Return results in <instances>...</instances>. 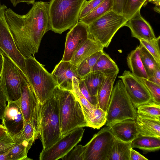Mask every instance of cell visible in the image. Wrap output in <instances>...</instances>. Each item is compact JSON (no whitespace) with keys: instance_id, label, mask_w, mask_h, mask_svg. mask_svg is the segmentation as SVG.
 I'll return each mask as SVG.
<instances>
[{"instance_id":"obj_1","label":"cell","mask_w":160,"mask_h":160,"mask_svg":"<svg viewBox=\"0 0 160 160\" xmlns=\"http://www.w3.org/2000/svg\"><path fill=\"white\" fill-rule=\"evenodd\" d=\"M48 2H35L26 14H18L10 8L5 11L6 20L18 48L25 58L38 52L45 34L51 30Z\"/></svg>"},{"instance_id":"obj_2","label":"cell","mask_w":160,"mask_h":160,"mask_svg":"<svg viewBox=\"0 0 160 160\" xmlns=\"http://www.w3.org/2000/svg\"><path fill=\"white\" fill-rule=\"evenodd\" d=\"M53 95L58 104L61 137L77 128L88 127L82 104L73 91L58 86Z\"/></svg>"},{"instance_id":"obj_3","label":"cell","mask_w":160,"mask_h":160,"mask_svg":"<svg viewBox=\"0 0 160 160\" xmlns=\"http://www.w3.org/2000/svg\"><path fill=\"white\" fill-rule=\"evenodd\" d=\"M87 0H51L48 3L51 30L60 34L71 29L79 21Z\"/></svg>"},{"instance_id":"obj_4","label":"cell","mask_w":160,"mask_h":160,"mask_svg":"<svg viewBox=\"0 0 160 160\" xmlns=\"http://www.w3.org/2000/svg\"><path fill=\"white\" fill-rule=\"evenodd\" d=\"M39 135L45 149L61 137L59 109L54 95L40 103Z\"/></svg>"},{"instance_id":"obj_5","label":"cell","mask_w":160,"mask_h":160,"mask_svg":"<svg viewBox=\"0 0 160 160\" xmlns=\"http://www.w3.org/2000/svg\"><path fill=\"white\" fill-rule=\"evenodd\" d=\"M25 75L41 103L51 97L58 86L51 73L34 56L25 58Z\"/></svg>"},{"instance_id":"obj_6","label":"cell","mask_w":160,"mask_h":160,"mask_svg":"<svg viewBox=\"0 0 160 160\" xmlns=\"http://www.w3.org/2000/svg\"><path fill=\"white\" fill-rule=\"evenodd\" d=\"M136 108L127 93L121 79L113 86L107 111L106 126L125 120H135Z\"/></svg>"},{"instance_id":"obj_7","label":"cell","mask_w":160,"mask_h":160,"mask_svg":"<svg viewBox=\"0 0 160 160\" xmlns=\"http://www.w3.org/2000/svg\"><path fill=\"white\" fill-rule=\"evenodd\" d=\"M128 20L123 14L111 10L88 25L90 38L108 48L116 32L125 26Z\"/></svg>"},{"instance_id":"obj_8","label":"cell","mask_w":160,"mask_h":160,"mask_svg":"<svg viewBox=\"0 0 160 160\" xmlns=\"http://www.w3.org/2000/svg\"><path fill=\"white\" fill-rule=\"evenodd\" d=\"M2 56L3 63L0 73V86L8 101H16L20 98L22 88L28 81L18 66L5 57Z\"/></svg>"},{"instance_id":"obj_9","label":"cell","mask_w":160,"mask_h":160,"mask_svg":"<svg viewBox=\"0 0 160 160\" xmlns=\"http://www.w3.org/2000/svg\"><path fill=\"white\" fill-rule=\"evenodd\" d=\"M7 8L4 4L0 7V55L12 62L25 75L26 58L18 48L6 20L5 11Z\"/></svg>"},{"instance_id":"obj_10","label":"cell","mask_w":160,"mask_h":160,"mask_svg":"<svg viewBox=\"0 0 160 160\" xmlns=\"http://www.w3.org/2000/svg\"><path fill=\"white\" fill-rule=\"evenodd\" d=\"M115 138L108 126L102 129L84 145V160H108Z\"/></svg>"},{"instance_id":"obj_11","label":"cell","mask_w":160,"mask_h":160,"mask_svg":"<svg viewBox=\"0 0 160 160\" xmlns=\"http://www.w3.org/2000/svg\"><path fill=\"white\" fill-rule=\"evenodd\" d=\"M84 129H75L61 138L48 148L42 149L39 156L40 160L61 159L67 155L81 141Z\"/></svg>"},{"instance_id":"obj_12","label":"cell","mask_w":160,"mask_h":160,"mask_svg":"<svg viewBox=\"0 0 160 160\" xmlns=\"http://www.w3.org/2000/svg\"><path fill=\"white\" fill-rule=\"evenodd\" d=\"M19 100L25 122H29L32 124L38 137L39 135L40 103L28 81L22 88Z\"/></svg>"},{"instance_id":"obj_13","label":"cell","mask_w":160,"mask_h":160,"mask_svg":"<svg viewBox=\"0 0 160 160\" xmlns=\"http://www.w3.org/2000/svg\"><path fill=\"white\" fill-rule=\"evenodd\" d=\"M118 78L122 80L135 108L152 100V96L141 79L134 75L131 71L125 70Z\"/></svg>"},{"instance_id":"obj_14","label":"cell","mask_w":160,"mask_h":160,"mask_svg":"<svg viewBox=\"0 0 160 160\" xmlns=\"http://www.w3.org/2000/svg\"><path fill=\"white\" fill-rule=\"evenodd\" d=\"M90 38L88 25L79 21L67 34L61 60L70 61L75 52Z\"/></svg>"},{"instance_id":"obj_15","label":"cell","mask_w":160,"mask_h":160,"mask_svg":"<svg viewBox=\"0 0 160 160\" xmlns=\"http://www.w3.org/2000/svg\"><path fill=\"white\" fill-rule=\"evenodd\" d=\"M2 120V125L11 135L20 132L25 123L21 110L19 99L8 101Z\"/></svg>"},{"instance_id":"obj_16","label":"cell","mask_w":160,"mask_h":160,"mask_svg":"<svg viewBox=\"0 0 160 160\" xmlns=\"http://www.w3.org/2000/svg\"><path fill=\"white\" fill-rule=\"evenodd\" d=\"M77 68V66L70 61L61 60L55 66L51 74L58 87L72 91L73 90V77L81 79L78 74Z\"/></svg>"},{"instance_id":"obj_17","label":"cell","mask_w":160,"mask_h":160,"mask_svg":"<svg viewBox=\"0 0 160 160\" xmlns=\"http://www.w3.org/2000/svg\"><path fill=\"white\" fill-rule=\"evenodd\" d=\"M140 11L128 20L125 26L130 29L132 36L139 40H153L156 38L153 30L149 23L142 16Z\"/></svg>"},{"instance_id":"obj_18","label":"cell","mask_w":160,"mask_h":160,"mask_svg":"<svg viewBox=\"0 0 160 160\" xmlns=\"http://www.w3.org/2000/svg\"><path fill=\"white\" fill-rule=\"evenodd\" d=\"M108 126L115 138L123 142H131L139 135L135 120L127 119Z\"/></svg>"},{"instance_id":"obj_19","label":"cell","mask_w":160,"mask_h":160,"mask_svg":"<svg viewBox=\"0 0 160 160\" xmlns=\"http://www.w3.org/2000/svg\"><path fill=\"white\" fill-rule=\"evenodd\" d=\"M135 120L139 134L160 137V120L137 113Z\"/></svg>"},{"instance_id":"obj_20","label":"cell","mask_w":160,"mask_h":160,"mask_svg":"<svg viewBox=\"0 0 160 160\" xmlns=\"http://www.w3.org/2000/svg\"><path fill=\"white\" fill-rule=\"evenodd\" d=\"M116 72L105 76L98 93L97 107L107 112L117 75Z\"/></svg>"},{"instance_id":"obj_21","label":"cell","mask_w":160,"mask_h":160,"mask_svg":"<svg viewBox=\"0 0 160 160\" xmlns=\"http://www.w3.org/2000/svg\"><path fill=\"white\" fill-rule=\"evenodd\" d=\"M104 47L90 38L75 52L70 60L78 66L83 61L95 53L103 50Z\"/></svg>"},{"instance_id":"obj_22","label":"cell","mask_w":160,"mask_h":160,"mask_svg":"<svg viewBox=\"0 0 160 160\" xmlns=\"http://www.w3.org/2000/svg\"><path fill=\"white\" fill-rule=\"evenodd\" d=\"M132 148H137L142 150L143 153L155 152L160 148V137L144 136L139 134L131 142Z\"/></svg>"},{"instance_id":"obj_23","label":"cell","mask_w":160,"mask_h":160,"mask_svg":"<svg viewBox=\"0 0 160 160\" xmlns=\"http://www.w3.org/2000/svg\"><path fill=\"white\" fill-rule=\"evenodd\" d=\"M127 60L129 68L134 75L141 79H148L140 58L139 45L128 54Z\"/></svg>"},{"instance_id":"obj_24","label":"cell","mask_w":160,"mask_h":160,"mask_svg":"<svg viewBox=\"0 0 160 160\" xmlns=\"http://www.w3.org/2000/svg\"><path fill=\"white\" fill-rule=\"evenodd\" d=\"M119 71L116 63L104 52L98 58L92 70V72L100 73L105 76L118 73Z\"/></svg>"},{"instance_id":"obj_25","label":"cell","mask_w":160,"mask_h":160,"mask_svg":"<svg viewBox=\"0 0 160 160\" xmlns=\"http://www.w3.org/2000/svg\"><path fill=\"white\" fill-rule=\"evenodd\" d=\"M131 142H123L115 138L108 160H130Z\"/></svg>"},{"instance_id":"obj_26","label":"cell","mask_w":160,"mask_h":160,"mask_svg":"<svg viewBox=\"0 0 160 160\" xmlns=\"http://www.w3.org/2000/svg\"><path fill=\"white\" fill-rule=\"evenodd\" d=\"M34 142L32 140L17 142L9 150L8 155L9 160H31L28 157L27 154Z\"/></svg>"},{"instance_id":"obj_27","label":"cell","mask_w":160,"mask_h":160,"mask_svg":"<svg viewBox=\"0 0 160 160\" xmlns=\"http://www.w3.org/2000/svg\"><path fill=\"white\" fill-rule=\"evenodd\" d=\"M112 0H104L94 9L79 20L87 25L108 12L112 10Z\"/></svg>"},{"instance_id":"obj_28","label":"cell","mask_w":160,"mask_h":160,"mask_svg":"<svg viewBox=\"0 0 160 160\" xmlns=\"http://www.w3.org/2000/svg\"><path fill=\"white\" fill-rule=\"evenodd\" d=\"M105 77V76L100 73L92 72L81 79L84 80L91 94L97 98Z\"/></svg>"},{"instance_id":"obj_29","label":"cell","mask_w":160,"mask_h":160,"mask_svg":"<svg viewBox=\"0 0 160 160\" xmlns=\"http://www.w3.org/2000/svg\"><path fill=\"white\" fill-rule=\"evenodd\" d=\"M88 127L94 129H99L105 124L107 112L99 107H96L92 113H84Z\"/></svg>"},{"instance_id":"obj_30","label":"cell","mask_w":160,"mask_h":160,"mask_svg":"<svg viewBox=\"0 0 160 160\" xmlns=\"http://www.w3.org/2000/svg\"><path fill=\"white\" fill-rule=\"evenodd\" d=\"M137 108V114L160 120V103L152 100L138 106Z\"/></svg>"},{"instance_id":"obj_31","label":"cell","mask_w":160,"mask_h":160,"mask_svg":"<svg viewBox=\"0 0 160 160\" xmlns=\"http://www.w3.org/2000/svg\"><path fill=\"white\" fill-rule=\"evenodd\" d=\"M139 46L140 58L148 78L152 75L156 67L160 64L142 45L140 44Z\"/></svg>"},{"instance_id":"obj_32","label":"cell","mask_w":160,"mask_h":160,"mask_svg":"<svg viewBox=\"0 0 160 160\" xmlns=\"http://www.w3.org/2000/svg\"><path fill=\"white\" fill-rule=\"evenodd\" d=\"M103 52V50H102L95 53L83 61L77 66L78 73L81 78L92 72L96 61Z\"/></svg>"},{"instance_id":"obj_33","label":"cell","mask_w":160,"mask_h":160,"mask_svg":"<svg viewBox=\"0 0 160 160\" xmlns=\"http://www.w3.org/2000/svg\"><path fill=\"white\" fill-rule=\"evenodd\" d=\"M17 142L23 141H33L37 138L34 128L29 122H26L22 130L18 133L11 135Z\"/></svg>"},{"instance_id":"obj_34","label":"cell","mask_w":160,"mask_h":160,"mask_svg":"<svg viewBox=\"0 0 160 160\" xmlns=\"http://www.w3.org/2000/svg\"><path fill=\"white\" fill-rule=\"evenodd\" d=\"M148 0H126L122 14L128 20L137 12Z\"/></svg>"},{"instance_id":"obj_35","label":"cell","mask_w":160,"mask_h":160,"mask_svg":"<svg viewBox=\"0 0 160 160\" xmlns=\"http://www.w3.org/2000/svg\"><path fill=\"white\" fill-rule=\"evenodd\" d=\"M73 90L76 96L82 104L84 113H92L96 107L90 103L85 98L81 93L79 87V79L76 77L72 78Z\"/></svg>"},{"instance_id":"obj_36","label":"cell","mask_w":160,"mask_h":160,"mask_svg":"<svg viewBox=\"0 0 160 160\" xmlns=\"http://www.w3.org/2000/svg\"><path fill=\"white\" fill-rule=\"evenodd\" d=\"M160 36L149 41L140 40V44L142 45L153 56L157 62L160 64V51L159 42Z\"/></svg>"},{"instance_id":"obj_37","label":"cell","mask_w":160,"mask_h":160,"mask_svg":"<svg viewBox=\"0 0 160 160\" xmlns=\"http://www.w3.org/2000/svg\"><path fill=\"white\" fill-rule=\"evenodd\" d=\"M152 97V100L160 103V86L148 80L142 79Z\"/></svg>"},{"instance_id":"obj_38","label":"cell","mask_w":160,"mask_h":160,"mask_svg":"<svg viewBox=\"0 0 160 160\" xmlns=\"http://www.w3.org/2000/svg\"><path fill=\"white\" fill-rule=\"evenodd\" d=\"M61 159L62 160H84L85 146H76Z\"/></svg>"},{"instance_id":"obj_39","label":"cell","mask_w":160,"mask_h":160,"mask_svg":"<svg viewBox=\"0 0 160 160\" xmlns=\"http://www.w3.org/2000/svg\"><path fill=\"white\" fill-rule=\"evenodd\" d=\"M104 0H89L88 1H87L81 10L79 19L80 20L87 16Z\"/></svg>"},{"instance_id":"obj_40","label":"cell","mask_w":160,"mask_h":160,"mask_svg":"<svg viewBox=\"0 0 160 160\" xmlns=\"http://www.w3.org/2000/svg\"><path fill=\"white\" fill-rule=\"evenodd\" d=\"M78 85L80 90L85 98L90 103L97 107V98L91 94L86 87L84 80L82 79H79Z\"/></svg>"},{"instance_id":"obj_41","label":"cell","mask_w":160,"mask_h":160,"mask_svg":"<svg viewBox=\"0 0 160 160\" xmlns=\"http://www.w3.org/2000/svg\"><path fill=\"white\" fill-rule=\"evenodd\" d=\"M16 143V141L8 133L0 138V152L9 149Z\"/></svg>"},{"instance_id":"obj_42","label":"cell","mask_w":160,"mask_h":160,"mask_svg":"<svg viewBox=\"0 0 160 160\" xmlns=\"http://www.w3.org/2000/svg\"><path fill=\"white\" fill-rule=\"evenodd\" d=\"M7 97L0 86V119H2L7 107Z\"/></svg>"},{"instance_id":"obj_43","label":"cell","mask_w":160,"mask_h":160,"mask_svg":"<svg viewBox=\"0 0 160 160\" xmlns=\"http://www.w3.org/2000/svg\"><path fill=\"white\" fill-rule=\"evenodd\" d=\"M112 10L116 12L122 14L126 0H112Z\"/></svg>"},{"instance_id":"obj_44","label":"cell","mask_w":160,"mask_h":160,"mask_svg":"<svg viewBox=\"0 0 160 160\" xmlns=\"http://www.w3.org/2000/svg\"><path fill=\"white\" fill-rule=\"evenodd\" d=\"M148 79L160 86V65L156 67L152 75Z\"/></svg>"},{"instance_id":"obj_45","label":"cell","mask_w":160,"mask_h":160,"mask_svg":"<svg viewBox=\"0 0 160 160\" xmlns=\"http://www.w3.org/2000/svg\"><path fill=\"white\" fill-rule=\"evenodd\" d=\"M130 160H148V159L131 148L130 153Z\"/></svg>"},{"instance_id":"obj_46","label":"cell","mask_w":160,"mask_h":160,"mask_svg":"<svg viewBox=\"0 0 160 160\" xmlns=\"http://www.w3.org/2000/svg\"><path fill=\"white\" fill-rule=\"evenodd\" d=\"M10 1L14 7H16L18 3L21 2H25L28 4H32L35 2V0H10Z\"/></svg>"},{"instance_id":"obj_47","label":"cell","mask_w":160,"mask_h":160,"mask_svg":"<svg viewBox=\"0 0 160 160\" xmlns=\"http://www.w3.org/2000/svg\"><path fill=\"white\" fill-rule=\"evenodd\" d=\"M10 149L0 152V160H9L8 155Z\"/></svg>"},{"instance_id":"obj_48","label":"cell","mask_w":160,"mask_h":160,"mask_svg":"<svg viewBox=\"0 0 160 160\" xmlns=\"http://www.w3.org/2000/svg\"><path fill=\"white\" fill-rule=\"evenodd\" d=\"M148 1L151 2L156 5L154 10L159 13L160 12V0H148Z\"/></svg>"},{"instance_id":"obj_49","label":"cell","mask_w":160,"mask_h":160,"mask_svg":"<svg viewBox=\"0 0 160 160\" xmlns=\"http://www.w3.org/2000/svg\"><path fill=\"white\" fill-rule=\"evenodd\" d=\"M8 133L6 128L1 124H0V138Z\"/></svg>"},{"instance_id":"obj_50","label":"cell","mask_w":160,"mask_h":160,"mask_svg":"<svg viewBox=\"0 0 160 160\" xmlns=\"http://www.w3.org/2000/svg\"><path fill=\"white\" fill-rule=\"evenodd\" d=\"M3 63V58L2 56L0 55V73L2 69Z\"/></svg>"},{"instance_id":"obj_51","label":"cell","mask_w":160,"mask_h":160,"mask_svg":"<svg viewBox=\"0 0 160 160\" xmlns=\"http://www.w3.org/2000/svg\"><path fill=\"white\" fill-rule=\"evenodd\" d=\"M1 6V3H0V6Z\"/></svg>"}]
</instances>
